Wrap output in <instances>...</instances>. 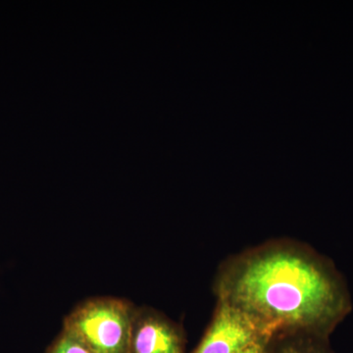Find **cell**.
<instances>
[{
	"label": "cell",
	"instance_id": "obj_1",
	"mask_svg": "<svg viewBox=\"0 0 353 353\" xmlns=\"http://www.w3.org/2000/svg\"><path fill=\"white\" fill-rule=\"evenodd\" d=\"M213 290L269 338L328 340L352 311L347 284L331 260L303 243L272 241L220 265Z\"/></svg>",
	"mask_w": 353,
	"mask_h": 353
},
{
	"label": "cell",
	"instance_id": "obj_2",
	"mask_svg": "<svg viewBox=\"0 0 353 353\" xmlns=\"http://www.w3.org/2000/svg\"><path fill=\"white\" fill-rule=\"evenodd\" d=\"M134 308L125 299L94 297L70 312L63 329L94 353H127Z\"/></svg>",
	"mask_w": 353,
	"mask_h": 353
},
{
	"label": "cell",
	"instance_id": "obj_6",
	"mask_svg": "<svg viewBox=\"0 0 353 353\" xmlns=\"http://www.w3.org/2000/svg\"><path fill=\"white\" fill-rule=\"evenodd\" d=\"M46 353H94L73 334L62 330Z\"/></svg>",
	"mask_w": 353,
	"mask_h": 353
},
{
	"label": "cell",
	"instance_id": "obj_3",
	"mask_svg": "<svg viewBox=\"0 0 353 353\" xmlns=\"http://www.w3.org/2000/svg\"><path fill=\"white\" fill-rule=\"evenodd\" d=\"M271 339L239 309L217 301L212 321L192 353H241Z\"/></svg>",
	"mask_w": 353,
	"mask_h": 353
},
{
	"label": "cell",
	"instance_id": "obj_4",
	"mask_svg": "<svg viewBox=\"0 0 353 353\" xmlns=\"http://www.w3.org/2000/svg\"><path fill=\"white\" fill-rule=\"evenodd\" d=\"M127 353H185V333L163 313L136 307Z\"/></svg>",
	"mask_w": 353,
	"mask_h": 353
},
{
	"label": "cell",
	"instance_id": "obj_7",
	"mask_svg": "<svg viewBox=\"0 0 353 353\" xmlns=\"http://www.w3.org/2000/svg\"><path fill=\"white\" fill-rule=\"evenodd\" d=\"M271 340L272 339H266V340L259 341L241 353H267Z\"/></svg>",
	"mask_w": 353,
	"mask_h": 353
},
{
	"label": "cell",
	"instance_id": "obj_5",
	"mask_svg": "<svg viewBox=\"0 0 353 353\" xmlns=\"http://www.w3.org/2000/svg\"><path fill=\"white\" fill-rule=\"evenodd\" d=\"M267 353H334L329 341L306 334H283L272 339Z\"/></svg>",
	"mask_w": 353,
	"mask_h": 353
}]
</instances>
